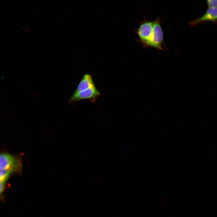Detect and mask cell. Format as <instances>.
Returning a JSON list of instances; mask_svg holds the SVG:
<instances>
[{
  "label": "cell",
  "instance_id": "6da1fadb",
  "mask_svg": "<svg viewBox=\"0 0 217 217\" xmlns=\"http://www.w3.org/2000/svg\"><path fill=\"white\" fill-rule=\"evenodd\" d=\"M21 159L19 157L7 153H3L0 156V183L5 184L13 174L21 171Z\"/></svg>",
  "mask_w": 217,
  "mask_h": 217
},
{
  "label": "cell",
  "instance_id": "7a4b0ae2",
  "mask_svg": "<svg viewBox=\"0 0 217 217\" xmlns=\"http://www.w3.org/2000/svg\"><path fill=\"white\" fill-rule=\"evenodd\" d=\"M163 34L159 18L153 21L152 36L149 47L164 50Z\"/></svg>",
  "mask_w": 217,
  "mask_h": 217
},
{
  "label": "cell",
  "instance_id": "3957f363",
  "mask_svg": "<svg viewBox=\"0 0 217 217\" xmlns=\"http://www.w3.org/2000/svg\"><path fill=\"white\" fill-rule=\"evenodd\" d=\"M153 26V21L145 20L141 22L137 29L136 32L140 42L145 47H149L150 34Z\"/></svg>",
  "mask_w": 217,
  "mask_h": 217
},
{
  "label": "cell",
  "instance_id": "277c9868",
  "mask_svg": "<svg viewBox=\"0 0 217 217\" xmlns=\"http://www.w3.org/2000/svg\"><path fill=\"white\" fill-rule=\"evenodd\" d=\"M100 95L99 92L96 88L89 89L77 93H74L68 102L72 103L81 100L88 99L94 102Z\"/></svg>",
  "mask_w": 217,
  "mask_h": 217
},
{
  "label": "cell",
  "instance_id": "5b68a950",
  "mask_svg": "<svg viewBox=\"0 0 217 217\" xmlns=\"http://www.w3.org/2000/svg\"><path fill=\"white\" fill-rule=\"evenodd\" d=\"M217 21V8H209L202 16L189 22L190 25L195 26L206 21L215 22Z\"/></svg>",
  "mask_w": 217,
  "mask_h": 217
},
{
  "label": "cell",
  "instance_id": "8992f818",
  "mask_svg": "<svg viewBox=\"0 0 217 217\" xmlns=\"http://www.w3.org/2000/svg\"><path fill=\"white\" fill-rule=\"evenodd\" d=\"M96 88L92 76L89 74H84L74 93H76L89 89Z\"/></svg>",
  "mask_w": 217,
  "mask_h": 217
},
{
  "label": "cell",
  "instance_id": "52a82bcc",
  "mask_svg": "<svg viewBox=\"0 0 217 217\" xmlns=\"http://www.w3.org/2000/svg\"><path fill=\"white\" fill-rule=\"evenodd\" d=\"M207 3L209 8H217V0H208Z\"/></svg>",
  "mask_w": 217,
  "mask_h": 217
},
{
  "label": "cell",
  "instance_id": "ba28073f",
  "mask_svg": "<svg viewBox=\"0 0 217 217\" xmlns=\"http://www.w3.org/2000/svg\"><path fill=\"white\" fill-rule=\"evenodd\" d=\"M0 193L1 194L4 190L5 185H3L2 184H0Z\"/></svg>",
  "mask_w": 217,
  "mask_h": 217
}]
</instances>
